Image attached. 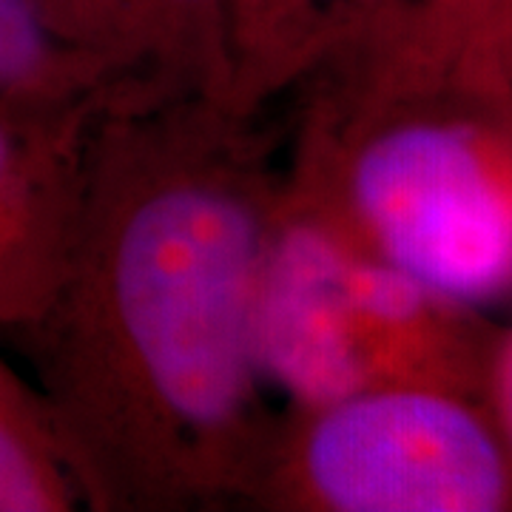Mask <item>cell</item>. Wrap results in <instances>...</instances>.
I'll use <instances>...</instances> for the list:
<instances>
[{
	"instance_id": "1",
	"label": "cell",
	"mask_w": 512,
	"mask_h": 512,
	"mask_svg": "<svg viewBox=\"0 0 512 512\" xmlns=\"http://www.w3.org/2000/svg\"><path fill=\"white\" fill-rule=\"evenodd\" d=\"M256 265L254 217L208 188H168L123 228L117 313L148 382L188 424H222L245 396Z\"/></svg>"
},
{
	"instance_id": "2",
	"label": "cell",
	"mask_w": 512,
	"mask_h": 512,
	"mask_svg": "<svg viewBox=\"0 0 512 512\" xmlns=\"http://www.w3.org/2000/svg\"><path fill=\"white\" fill-rule=\"evenodd\" d=\"M356 202L390 262L427 293L484 299L512 271V211L473 140L404 126L365 148Z\"/></svg>"
},
{
	"instance_id": "3",
	"label": "cell",
	"mask_w": 512,
	"mask_h": 512,
	"mask_svg": "<svg viewBox=\"0 0 512 512\" xmlns=\"http://www.w3.org/2000/svg\"><path fill=\"white\" fill-rule=\"evenodd\" d=\"M308 473L345 512H493L507 501V467L484 424L421 390H359L330 404Z\"/></svg>"
},
{
	"instance_id": "4",
	"label": "cell",
	"mask_w": 512,
	"mask_h": 512,
	"mask_svg": "<svg viewBox=\"0 0 512 512\" xmlns=\"http://www.w3.org/2000/svg\"><path fill=\"white\" fill-rule=\"evenodd\" d=\"M348 262L322 234L299 228L276 248L254 308V356L305 402H342L365 384L348 325Z\"/></svg>"
},
{
	"instance_id": "5",
	"label": "cell",
	"mask_w": 512,
	"mask_h": 512,
	"mask_svg": "<svg viewBox=\"0 0 512 512\" xmlns=\"http://www.w3.org/2000/svg\"><path fill=\"white\" fill-rule=\"evenodd\" d=\"M55 493L20 424L0 404V512H46Z\"/></svg>"
},
{
	"instance_id": "6",
	"label": "cell",
	"mask_w": 512,
	"mask_h": 512,
	"mask_svg": "<svg viewBox=\"0 0 512 512\" xmlns=\"http://www.w3.org/2000/svg\"><path fill=\"white\" fill-rule=\"evenodd\" d=\"M350 311H359L379 322H410L424 308L427 291L402 268L390 265H348L345 279Z\"/></svg>"
},
{
	"instance_id": "7",
	"label": "cell",
	"mask_w": 512,
	"mask_h": 512,
	"mask_svg": "<svg viewBox=\"0 0 512 512\" xmlns=\"http://www.w3.org/2000/svg\"><path fill=\"white\" fill-rule=\"evenodd\" d=\"M15 143H12V134L0 126V200H12V191H15Z\"/></svg>"
},
{
	"instance_id": "8",
	"label": "cell",
	"mask_w": 512,
	"mask_h": 512,
	"mask_svg": "<svg viewBox=\"0 0 512 512\" xmlns=\"http://www.w3.org/2000/svg\"><path fill=\"white\" fill-rule=\"evenodd\" d=\"M507 410H510V419H512V353H510V362H507Z\"/></svg>"
}]
</instances>
